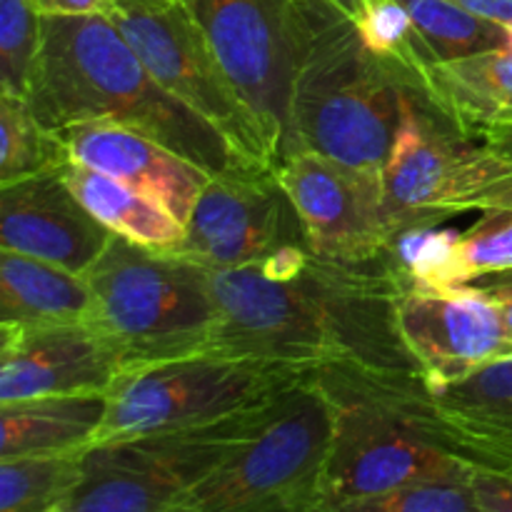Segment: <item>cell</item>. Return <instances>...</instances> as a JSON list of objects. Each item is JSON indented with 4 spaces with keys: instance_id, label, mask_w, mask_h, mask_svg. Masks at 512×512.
I'll list each match as a JSON object with an SVG mask.
<instances>
[{
    "instance_id": "23",
    "label": "cell",
    "mask_w": 512,
    "mask_h": 512,
    "mask_svg": "<svg viewBox=\"0 0 512 512\" xmlns=\"http://www.w3.org/2000/svg\"><path fill=\"white\" fill-rule=\"evenodd\" d=\"M460 240L463 233L455 228H445L440 223H415L393 235L388 260L405 288H465L468 278L460 260Z\"/></svg>"
},
{
    "instance_id": "34",
    "label": "cell",
    "mask_w": 512,
    "mask_h": 512,
    "mask_svg": "<svg viewBox=\"0 0 512 512\" xmlns=\"http://www.w3.org/2000/svg\"><path fill=\"white\" fill-rule=\"evenodd\" d=\"M460 8L498 25H512V0H453Z\"/></svg>"
},
{
    "instance_id": "9",
    "label": "cell",
    "mask_w": 512,
    "mask_h": 512,
    "mask_svg": "<svg viewBox=\"0 0 512 512\" xmlns=\"http://www.w3.org/2000/svg\"><path fill=\"white\" fill-rule=\"evenodd\" d=\"M323 0H185L225 78L248 108L265 163L298 153L293 88L305 35Z\"/></svg>"
},
{
    "instance_id": "11",
    "label": "cell",
    "mask_w": 512,
    "mask_h": 512,
    "mask_svg": "<svg viewBox=\"0 0 512 512\" xmlns=\"http://www.w3.org/2000/svg\"><path fill=\"white\" fill-rule=\"evenodd\" d=\"M108 18L170 95L208 120L240 158L268 165L248 108L225 78L185 0H115Z\"/></svg>"
},
{
    "instance_id": "17",
    "label": "cell",
    "mask_w": 512,
    "mask_h": 512,
    "mask_svg": "<svg viewBox=\"0 0 512 512\" xmlns=\"http://www.w3.org/2000/svg\"><path fill=\"white\" fill-rule=\"evenodd\" d=\"M73 163L110 175L188 223L210 173L123 123L90 120L60 130Z\"/></svg>"
},
{
    "instance_id": "5",
    "label": "cell",
    "mask_w": 512,
    "mask_h": 512,
    "mask_svg": "<svg viewBox=\"0 0 512 512\" xmlns=\"http://www.w3.org/2000/svg\"><path fill=\"white\" fill-rule=\"evenodd\" d=\"M85 278L93 288L88 323L123 370L213 350L218 308L200 265L115 235Z\"/></svg>"
},
{
    "instance_id": "1",
    "label": "cell",
    "mask_w": 512,
    "mask_h": 512,
    "mask_svg": "<svg viewBox=\"0 0 512 512\" xmlns=\"http://www.w3.org/2000/svg\"><path fill=\"white\" fill-rule=\"evenodd\" d=\"M218 308L213 350L318 370L330 363L418 373L398 330L405 285L388 255L328 263L310 255L295 280L280 283L258 265L208 270Z\"/></svg>"
},
{
    "instance_id": "12",
    "label": "cell",
    "mask_w": 512,
    "mask_h": 512,
    "mask_svg": "<svg viewBox=\"0 0 512 512\" xmlns=\"http://www.w3.org/2000/svg\"><path fill=\"white\" fill-rule=\"evenodd\" d=\"M308 245L293 203L268 165L210 175L170 253L205 270L260 265L283 245Z\"/></svg>"
},
{
    "instance_id": "29",
    "label": "cell",
    "mask_w": 512,
    "mask_h": 512,
    "mask_svg": "<svg viewBox=\"0 0 512 512\" xmlns=\"http://www.w3.org/2000/svg\"><path fill=\"white\" fill-rule=\"evenodd\" d=\"M460 260L468 285L485 275L512 270V210H488L473 228L465 230Z\"/></svg>"
},
{
    "instance_id": "26",
    "label": "cell",
    "mask_w": 512,
    "mask_h": 512,
    "mask_svg": "<svg viewBox=\"0 0 512 512\" xmlns=\"http://www.w3.org/2000/svg\"><path fill=\"white\" fill-rule=\"evenodd\" d=\"M83 475V453L0 460V512H50L70 498Z\"/></svg>"
},
{
    "instance_id": "14",
    "label": "cell",
    "mask_w": 512,
    "mask_h": 512,
    "mask_svg": "<svg viewBox=\"0 0 512 512\" xmlns=\"http://www.w3.org/2000/svg\"><path fill=\"white\" fill-rule=\"evenodd\" d=\"M395 315L400 338L428 388L468 378L512 353L498 308L473 283L455 290L405 288Z\"/></svg>"
},
{
    "instance_id": "18",
    "label": "cell",
    "mask_w": 512,
    "mask_h": 512,
    "mask_svg": "<svg viewBox=\"0 0 512 512\" xmlns=\"http://www.w3.org/2000/svg\"><path fill=\"white\" fill-rule=\"evenodd\" d=\"M433 390L455 453L475 473H512V353Z\"/></svg>"
},
{
    "instance_id": "15",
    "label": "cell",
    "mask_w": 512,
    "mask_h": 512,
    "mask_svg": "<svg viewBox=\"0 0 512 512\" xmlns=\"http://www.w3.org/2000/svg\"><path fill=\"white\" fill-rule=\"evenodd\" d=\"M123 363L88 323L0 325V405L53 395L108 393Z\"/></svg>"
},
{
    "instance_id": "19",
    "label": "cell",
    "mask_w": 512,
    "mask_h": 512,
    "mask_svg": "<svg viewBox=\"0 0 512 512\" xmlns=\"http://www.w3.org/2000/svg\"><path fill=\"white\" fill-rule=\"evenodd\" d=\"M420 93L460 130L483 138L512 113V50L495 48L425 65Z\"/></svg>"
},
{
    "instance_id": "25",
    "label": "cell",
    "mask_w": 512,
    "mask_h": 512,
    "mask_svg": "<svg viewBox=\"0 0 512 512\" xmlns=\"http://www.w3.org/2000/svg\"><path fill=\"white\" fill-rule=\"evenodd\" d=\"M70 163L63 135L45 128L28 100L0 93V185L60 173Z\"/></svg>"
},
{
    "instance_id": "8",
    "label": "cell",
    "mask_w": 512,
    "mask_h": 512,
    "mask_svg": "<svg viewBox=\"0 0 512 512\" xmlns=\"http://www.w3.org/2000/svg\"><path fill=\"white\" fill-rule=\"evenodd\" d=\"M313 373L223 350L123 370L108 388V413L95 445L215 423L275 403Z\"/></svg>"
},
{
    "instance_id": "13",
    "label": "cell",
    "mask_w": 512,
    "mask_h": 512,
    "mask_svg": "<svg viewBox=\"0 0 512 512\" xmlns=\"http://www.w3.org/2000/svg\"><path fill=\"white\" fill-rule=\"evenodd\" d=\"M293 203L313 258L328 263H368L388 255L393 225L385 215L383 183L300 150L275 168Z\"/></svg>"
},
{
    "instance_id": "36",
    "label": "cell",
    "mask_w": 512,
    "mask_h": 512,
    "mask_svg": "<svg viewBox=\"0 0 512 512\" xmlns=\"http://www.w3.org/2000/svg\"><path fill=\"white\" fill-rule=\"evenodd\" d=\"M330 3H335V5H338V8L343 10V13L348 15V18L358 20L360 15H363L365 10L370 8V5L380 3V0H330Z\"/></svg>"
},
{
    "instance_id": "20",
    "label": "cell",
    "mask_w": 512,
    "mask_h": 512,
    "mask_svg": "<svg viewBox=\"0 0 512 512\" xmlns=\"http://www.w3.org/2000/svg\"><path fill=\"white\" fill-rule=\"evenodd\" d=\"M108 393L53 395L0 405V460L85 453L98 440Z\"/></svg>"
},
{
    "instance_id": "32",
    "label": "cell",
    "mask_w": 512,
    "mask_h": 512,
    "mask_svg": "<svg viewBox=\"0 0 512 512\" xmlns=\"http://www.w3.org/2000/svg\"><path fill=\"white\" fill-rule=\"evenodd\" d=\"M473 285H478L488 295L490 303L498 308L505 330H508V335L512 338V270H508V273L485 275V278L475 280Z\"/></svg>"
},
{
    "instance_id": "35",
    "label": "cell",
    "mask_w": 512,
    "mask_h": 512,
    "mask_svg": "<svg viewBox=\"0 0 512 512\" xmlns=\"http://www.w3.org/2000/svg\"><path fill=\"white\" fill-rule=\"evenodd\" d=\"M483 138L488 140L490 145H495L500 153H505L508 158H512V113L508 115V118L500 120V123H495L493 128L485 130Z\"/></svg>"
},
{
    "instance_id": "27",
    "label": "cell",
    "mask_w": 512,
    "mask_h": 512,
    "mask_svg": "<svg viewBox=\"0 0 512 512\" xmlns=\"http://www.w3.org/2000/svg\"><path fill=\"white\" fill-rule=\"evenodd\" d=\"M43 45V15L30 0H0V93L28 100Z\"/></svg>"
},
{
    "instance_id": "21",
    "label": "cell",
    "mask_w": 512,
    "mask_h": 512,
    "mask_svg": "<svg viewBox=\"0 0 512 512\" xmlns=\"http://www.w3.org/2000/svg\"><path fill=\"white\" fill-rule=\"evenodd\" d=\"M93 313L88 278L30 255L0 250V325L80 323Z\"/></svg>"
},
{
    "instance_id": "10",
    "label": "cell",
    "mask_w": 512,
    "mask_h": 512,
    "mask_svg": "<svg viewBox=\"0 0 512 512\" xmlns=\"http://www.w3.org/2000/svg\"><path fill=\"white\" fill-rule=\"evenodd\" d=\"M333 420L310 375L278 413L168 512H320Z\"/></svg>"
},
{
    "instance_id": "28",
    "label": "cell",
    "mask_w": 512,
    "mask_h": 512,
    "mask_svg": "<svg viewBox=\"0 0 512 512\" xmlns=\"http://www.w3.org/2000/svg\"><path fill=\"white\" fill-rule=\"evenodd\" d=\"M320 512H483L473 488V475L453 480H428L378 495L345 500Z\"/></svg>"
},
{
    "instance_id": "24",
    "label": "cell",
    "mask_w": 512,
    "mask_h": 512,
    "mask_svg": "<svg viewBox=\"0 0 512 512\" xmlns=\"http://www.w3.org/2000/svg\"><path fill=\"white\" fill-rule=\"evenodd\" d=\"M410 13L420 45L430 63L455 60L485 50L508 48V28L470 10L453 0H398Z\"/></svg>"
},
{
    "instance_id": "22",
    "label": "cell",
    "mask_w": 512,
    "mask_h": 512,
    "mask_svg": "<svg viewBox=\"0 0 512 512\" xmlns=\"http://www.w3.org/2000/svg\"><path fill=\"white\" fill-rule=\"evenodd\" d=\"M60 175L80 205L110 233L153 250H170L183 240L185 225L130 185L73 160Z\"/></svg>"
},
{
    "instance_id": "37",
    "label": "cell",
    "mask_w": 512,
    "mask_h": 512,
    "mask_svg": "<svg viewBox=\"0 0 512 512\" xmlns=\"http://www.w3.org/2000/svg\"><path fill=\"white\" fill-rule=\"evenodd\" d=\"M50 512H63V510H50Z\"/></svg>"
},
{
    "instance_id": "31",
    "label": "cell",
    "mask_w": 512,
    "mask_h": 512,
    "mask_svg": "<svg viewBox=\"0 0 512 512\" xmlns=\"http://www.w3.org/2000/svg\"><path fill=\"white\" fill-rule=\"evenodd\" d=\"M473 488L483 512H512V473H473Z\"/></svg>"
},
{
    "instance_id": "3",
    "label": "cell",
    "mask_w": 512,
    "mask_h": 512,
    "mask_svg": "<svg viewBox=\"0 0 512 512\" xmlns=\"http://www.w3.org/2000/svg\"><path fill=\"white\" fill-rule=\"evenodd\" d=\"M333 420L323 508L428 480L468 478L423 375L330 363L313 373Z\"/></svg>"
},
{
    "instance_id": "6",
    "label": "cell",
    "mask_w": 512,
    "mask_h": 512,
    "mask_svg": "<svg viewBox=\"0 0 512 512\" xmlns=\"http://www.w3.org/2000/svg\"><path fill=\"white\" fill-rule=\"evenodd\" d=\"M383 205L393 233L473 210H512V158L450 123L420 90L405 88Z\"/></svg>"
},
{
    "instance_id": "4",
    "label": "cell",
    "mask_w": 512,
    "mask_h": 512,
    "mask_svg": "<svg viewBox=\"0 0 512 512\" xmlns=\"http://www.w3.org/2000/svg\"><path fill=\"white\" fill-rule=\"evenodd\" d=\"M413 88L375 58L355 20L330 0L315 8L293 88V130L300 150H313L360 178L383 183V170Z\"/></svg>"
},
{
    "instance_id": "16",
    "label": "cell",
    "mask_w": 512,
    "mask_h": 512,
    "mask_svg": "<svg viewBox=\"0 0 512 512\" xmlns=\"http://www.w3.org/2000/svg\"><path fill=\"white\" fill-rule=\"evenodd\" d=\"M115 233L80 205L60 173L0 185V250L85 275Z\"/></svg>"
},
{
    "instance_id": "2",
    "label": "cell",
    "mask_w": 512,
    "mask_h": 512,
    "mask_svg": "<svg viewBox=\"0 0 512 512\" xmlns=\"http://www.w3.org/2000/svg\"><path fill=\"white\" fill-rule=\"evenodd\" d=\"M28 105L55 133L90 120L130 125L210 175L258 165L165 90L108 15H43Z\"/></svg>"
},
{
    "instance_id": "30",
    "label": "cell",
    "mask_w": 512,
    "mask_h": 512,
    "mask_svg": "<svg viewBox=\"0 0 512 512\" xmlns=\"http://www.w3.org/2000/svg\"><path fill=\"white\" fill-rule=\"evenodd\" d=\"M310 263V250L308 245H283V248L275 250L273 255L263 260L258 265L260 273L270 280H280V283H288V280H295Z\"/></svg>"
},
{
    "instance_id": "7",
    "label": "cell",
    "mask_w": 512,
    "mask_h": 512,
    "mask_svg": "<svg viewBox=\"0 0 512 512\" xmlns=\"http://www.w3.org/2000/svg\"><path fill=\"white\" fill-rule=\"evenodd\" d=\"M288 395V393H285ZM275 403L190 428L98 443L83 453L78 488L63 512H168L278 413Z\"/></svg>"
},
{
    "instance_id": "33",
    "label": "cell",
    "mask_w": 512,
    "mask_h": 512,
    "mask_svg": "<svg viewBox=\"0 0 512 512\" xmlns=\"http://www.w3.org/2000/svg\"><path fill=\"white\" fill-rule=\"evenodd\" d=\"M40 15H110L115 0H30Z\"/></svg>"
}]
</instances>
